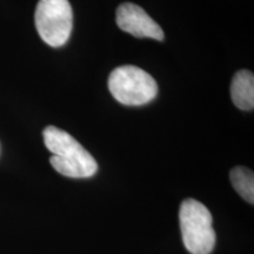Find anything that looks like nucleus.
I'll return each instance as SVG.
<instances>
[{"label": "nucleus", "mask_w": 254, "mask_h": 254, "mask_svg": "<svg viewBox=\"0 0 254 254\" xmlns=\"http://www.w3.org/2000/svg\"><path fill=\"white\" fill-rule=\"evenodd\" d=\"M43 135L47 150L52 153L50 163L62 176L90 178L97 173L95 159L69 133L56 126H47Z\"/></svg>", "instance_id": "nucleus-1"}, {"label": "nucleus", "mask_w": 254, "mask_h": 254, "mask_svg": "<svg viewBox=\"0 0 254 254\" xmlns=\"http://www.w3.org/2000/svg\"><path fill=\"white\" fill-rule=\"evenodd\" d=\"M179 221L184 245L190 254H209L213 251V219L204 204L186 199L180 206Z\"/></svg>", "instance_id": "nucleus-2"}, {"label": "nucleus", "mask_w": 254, "mask_h": 254, "mask_svg": "<svg viewBox=\"0 0 254 254\" xmlns=\"http://www.w3.org/2000/svg\"><path fill=\"white\" fill-rule=\"evenodd\" d=\"M107 85L114 99L126 106L148 104L158 94V85L153 77L133 65H124L113 69Z\"/></svg>", "instance_id": "nucleus-3"}, {"label": "nucleus", "mask_w": 254, "mask_h": 254, "mask_svg": "<svg viewBox=\"0 0 254 254\" xmlns=\"http://www.w3.org/2000/svg\"><path fill=\"white\" fill-rule=\"evenodd\" d=\"M34 21L38 33L47 45H65L73 28L72 6L68 0H39Z\"/></svg>", "instance_id": "nucleus-4"}, {"label": "nucleus", "mask_w": 254, "mask_h": 254, "mask_svg": "<svg viewBox=\"0 0 254 254\" xmlns=\"http://www.w3.org/2000/svg\"><path fill=\"white\" fill-rule=\"evenodd\" d=\"M117 25L120 30L136 38L164 40V32L144 8L132 2H124L117 8Z\"/></svg>", "instance_id": "nucleus-5"}, {"label": "nucleus", "mask_w": 254, "mask_h": 254, "mask_svg": "<svg viewBox=\"0 0 254 254\" xmlns=\"http://www.w3.org/2000/svg\"><path fill=\"white\" fill-rule=\"evenodd\" d=\"M232 100L238 109L252 111L254 107V75L251 71L241 69L233 77L231 85Z\"/></svg>", "instance_id": "nucleus-6"}, {"label": "nucleus", "mask_w": 254, "mask_h": 254, "mask_svg": "<svg viewBox=\"0 0 254 254\" xmlns=\"http://www.w3.org/2000/svg\"><path fill=\"white\" fill-rule=\"evenodd\" d=\"M230 179L238 194L250 204L254 202V176L250 168L244 166L234 167L230 173Z\"/></svg>", "instance_id": "nucleus-7"}]
</instances>
